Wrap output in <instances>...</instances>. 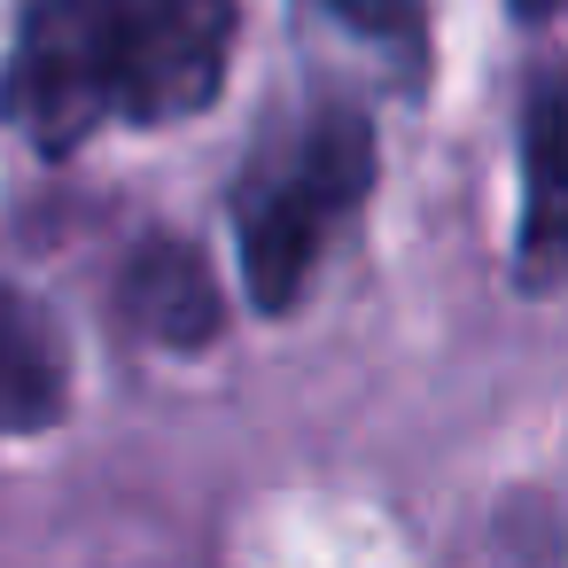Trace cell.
Listing matches in <instances>:
<instances>
[{
    "label": "cell",
    "mask_w": 568,
    "mask_h": 568,
    "mask_svg": "<svg viewBox=\"0 0 568 568\" xmlns=\"http://www.w3.org/2000/svg\"><path fill=\"white\" fill-rule=\"evenodd\" d=\"M374 141L351 110H327L312 141L242 187V281L257 312H288L327 250V226L366 195Z\"/></svg>",
    "instance_id": "cell-1"
},
{
    "label": "cell",
    "mask_w": 568,
    "mask_h": 568,
    "mask_svg": "<svg viewBox=\"0 0 568 568\" xmlns=\"http://www.w3.org/2000/svg\"><path fill=\"white\" fill-rule=\"evenodd\" d=\"M110 110L133 125L203 118L226 87L234 0H102Z\"/></svg>",
    "instance_id": "cell-2"
},
{
    "label": "cell",
    "mask_w": 568,
    "mask_h": 568,
    "mask_svg": "<svg viewBox=\"0 0 568 568\" xmlns=\"http://www.w3.org/2000/svg\"><path fill=\"white\" fill-rule=\"evenodd\" d=\"M9 118L32 149L63 156L79 149L110 110V32H102V0H32L24 40L9 63Z\"/></svg>",
    "instance_id": "cell-3"
},
{
    "label": "cell",
    "mask_w": 568,
    "mask_h": 568,
    "mask_svg": "<svg viewBox=\"0 0 568 568\" xmlns=\"http://www.w3.org/2000/svg\"><path fill=\"white\" fill-rule=\"evenodd\" d=\"M71 413V351L55 320L0 281V436H40Z\"/></svg>",
    "instance_id": "cell-4"
},
{
    "label": "cell",
    "mask_w": 568,
    "mask_h": 568,
    "mask_svg": "<svg viewBox=\"0 0 568 568\" xmlns=\"http://www.w3.org/2000/svg\"><path fill=\"white\" fill-rule=\"evenodd\" d=\"M125 312L141 320V335H156L164 351H203L219 335V288L211 265L187 242H141L125 265Z\"/></svg>",
    "instance_id": "cell-5"
},
{
    "label": "cell",
    "mask_w": 568,
    "mask_h": 568,
    "mask_svg": "<svg viewBox=\"0 0 568 568\" xmlns=\"http://www.w3.org/2000/svg\"><path fill=\"white\" fill-rule=\"evenodd\" d=\"M552 156H560V94L537 87L529 102V141H521V250H529V273L545 281L552 265V219H560V180H552Z\"/></svg>",
    "instance_id": "cell-6"
},
{
    "label": "cell",
    "mask_w": 568,
    "mask_h": 568,
    "mask_svg": "<svg viewBox=\"0 0 568 568\" xmlns=\"http://www.w3.org/2000/svg\"><path fill=\"white\" fill-rule=\"evenodd\" d=\"M312 17H327L335 32L366 40L374 55H397L405 71L420 63V0H304Z\"/></svg>",
    "instance_id": "cell-7"
},
{
    "label": "cell",
    "mask_w": 568,
    "mask_h": 568,
    "mask_svg": "<svg viewBox=\"0 0 568 568\" xmlns=\"http://www.w3.org/2000/svg\"><path fill=\"white\" fill-rule=\"evenodd\" d=\"M521 9H529V17H545V0H521Z\"/></svg>",
    "instance_id": "cell-8"
}]
</instances>
